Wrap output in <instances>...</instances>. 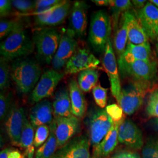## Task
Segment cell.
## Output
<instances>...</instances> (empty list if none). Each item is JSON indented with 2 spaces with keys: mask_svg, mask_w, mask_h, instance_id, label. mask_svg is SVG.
I'll return each instance as SVG.
<instances>
[{
  "mask_svg": "<svg viewBox=\"0 0 158 158\" xmlns=\"http://www.w3.org/2000/svg\"><path fill=\"white\" fill-rule=\"evenodd\" d=\"M40 64L33 59H18L12 64L11 77L17 90L21 94L32 91L41 77Z\"/></svg>",
  "mask_w": 158,
  "mask_h": 158,
  "instance_id": "6da1fadb",
  "label": "cell"
},
{
  "mask_svg": "<svg viewBox=\"0 0 158 158\" xmlns=\"http://www.w3.org/2000/svg\"><path fill=\"white\" fill-rule=\"evenodd\" d=\"M142 158H158V138H153L147 141L142 149Z\"/></svg>",
  "mask_w": 158,
  "mask_h": 158,
  "instance_id": "d590c367",
  "label": "cell"
},
{
  "mask_svg": "<svg viewBox=\"0 0 158 158\" xmlns=\"http://www.w3.org/2000/svg\"><path fill=\"white\" fill-rule=\"evenodd\" d=\"M122 59L126 60H136L147 62L152 60H153L152 52L149 43L147 44L134 45L128 42L124 54L121 60Z\"/></svg>",
  "mask_w": 158,
  "mask_h": 158,
  "instance_id": "603a6c76",
  "label": "cell"
},
{
  "mask_svg": "<svg viewBox=\"0 0 158 158\" xmlns=\"http://www.w3.org/2000/svg\"><path fill=\"white\" fill-rule=\"evenodd\" d=\"M11 1L10 0H1L0 1V16L2 17H7L11 10Z\"/></svg>",
  "mask_w": 158,
  "mask_h": 158,
  "instance_id": "60d3db41",
  "label": "cell"
},
{
  "mask_svg": "<svg viewBox=\"0 0 158 158\" xmlns=\"http://www.w3.org/2000/svg\"><path fill=\"white\" fill-rule=\"evenodd\" d=\"M50 127L48 125H43L38 127L35 132L34 146L35 148H40L48 140L50 135Z\"/></svg>",
  "mask_w": 158,
  "mask_h": 158,
  "instance_id": "1f68e13d",
  "label": "cell"
},
{
  "mask_svg": "<svg viewBox=\"0 0 158 158\" xmlns=\"http://www.w3.org/2000/svg\"><path fill=\"white\" fill-rule=\"evenodd\" d=\"M151 124L155 130L158 131V118H155L152 119L151 121Z\"/></svg>",
  "mask_w": 158,
  "mask_h": 158,
  "instance_id": "f6af8a7d",
  "label": "cell"
},
{
  "mask_svg": "<svg viewBox=\"0 0 158 158\" xmlns=\"http://www.w3.org/2000/svg\"><path fill=\"white\" fill-rule=\"evenodd\" d=\"M64 73L54 69L48 70L41 76L38 83L32 91L29 101L38 103L53 95L57 85L63 79Z\"/></svg>",
  "mask_w": 158,
  "mask_h": 158,
  "instance_id": "ba28073f",
  "label": "cell"
},
{
  "mask_svg": "<svg viewBox=\"0 0 158 158\" xmlns=\"http://www.w3.org/2000/svg\"><path fill=\"white\" fill-rule=\"evenodd\" d=\"M117 59L115 55L111 40L108 42L102 59V65L107 74L111 85V91L116 100L118 99L121 91L119 76Z\"/></svg>",
  "mask_w": 158,
  "mask_h": 158,
  "instance_id": "30bf717a",
  "label": "cell"
},
{
  "mask_svg": "<svg viewBox=\"0 0 158 158\" xmlns=\"http://www.w3.org/2000/svg\"><path fill=\"white\" fill-rule=\"evenodd\" d=\"M150 83L132 81L122 88L117 102L124 113L131 115L141 107L149 90Z\"/></svg>",
  "mask_w": 158,
  "mask_h": 158,
  "instance_id": "8992f818",
  "label": "cell"
},
{
  "mask_svg": "<svg viewBox=\"0 0 158 158\" xmlns=\"http://www.w3.org/2000/svg\"><path fill=\"white\" fill-rule=\"evenodd\" d=\"M61 1L60 0H37L36 1V9L35 10H45L56 6Z\"/></svg>",
  "mask_w": 158,
  "mask_h": 158,
  "instance_id": "ab89813d",
  "label": "cell"
},
{
  "mask_svg": "<svg viewBox=\"0 0 158 158\" xmlns=\"http://www.w3.org/2000/svg\"><path fill=\"white\" fill-rule=\"evenodd\" d=\"M110 0H92L91 1L98 6H110Z\"/></svg>",
  "mask_w": 158,
  "mask_h": 158,
  "instance_id": "ee69618b",
  "label": "cell"
},
{
  "mask_svg": "<svg viewBox=\"0 0 158 158\" xmlns=\"http://www.w3.org/2000/svg\"><path fill=\"white\" fill-rule=\"evenodd\" d=\"M111 158H141L140 155L137 153L124 151L117 153Z\"/></svg>",
  "mask_w": 158,
  "mask_h": 158,
  "instance_id": "b9f144b4",
  "label": "cell"
},
{
  "mask_svg": "<svg viewBox=\"0 0 158 158\" xmlns=\"http://www.w3.org/2000/svg\"><path fill=\"white\" fill-rule=\"evenodd\" d=\"M136 15L147 36L151 40L158 37V8L149 1L141 10H138Z\"/></svg>",
  "mask_w": 158,
  "mask_h": 158,
  "instance_id": "9a60e30c",
  "label": "cell"
},
{
  "mask_svg": "<svg viewBox=\"0 0 158 158\" xmlns=\"http://www.w3.org/2000/svg\"><path fill=\"white\" fill-rule=\"evenodd\" d=\"M157 40V41H158V38H157V40Z\"/></svg>",
  "mask_w": 158,
  "mask_h": 158,
  "instance_id": "c3c4849f",
  "label": "cell"
},
{
  "mask_svg": "<svg viewBox=\"0 0 158 158\" xmlns=\"http://www.w3.org/2000/svg\"><path fill=\"white\" fill-rule=\"evenodd\" d=\"M56 121V136L58 149L64 146L72 139L80 130V118L72 116L70 117L55 118Z\"/></svg>",
  "mask_w": 158,
  "mask_h": 158,
  "instance_id": "2e32d148",
  "label": "cell"
},
{
  "mask_svg": "<svg viewBox=\"0 0 158 158\" xmlns=\"http://www.w3.org/2000/svg\"><path fill=\"white\" fill-rule=\"evenodd\" d=\"M53 108L51 102L44 100L36 103L29 114V121L36 130L43 125H51L53 121Z\"/></svg>",
  "mask_w": 158,
  "mask_h": 158,
  "instance_id": "d6986e66",
  "label": "cell"
},
{
  "mask_svg": "<svg viewBox=\"0 0 158 158\" xmlns=\"http://www.w3.org/2000/svg\"><path fill=\"white\" fill-rule=\"evenodd\" d=\"M89 136L79 135L58 149L52 158H90Z\"/></svg>",
  "mask_w": 158,
  "mask_h": 158,
  "instance_id": "9c48e42d",
  "label": "cell"
},
{
  "mask_svg": "<svg viewBox=\"0 0 158 158\" xmlns=\"http://www.w3.org/2000/svg\"><path fill=\"white\" fill-rule=\"evenodd\" d=\"M85 124L91 145L94 148L107 135L114 125V122L106 109L94 108L88 113Z\"/></svg>",
  "mask_w": 158,
  "mask_h": 158,
  "instance_id": "277c9868",
  "label": "cell"
},
{
  "mask_svg": "<svg viewBox=\"0 0 158 158\" xmlns=\"http://www.w3.org/2000/svg\"><path fill=\"white\" fill-rule=\"evenodd\" d=\"M88 6L85 1H76L70 10V25L71 30L78 37H84L87 26Z\"/></svg>",
  "mask_w": 158,
  "mask_h": 158,
  "instance_id": "ac0fdd59",
  "label": "cell"
},
{
  "mask_svg": "<svg viewBox=\"0 0 158 158\" xmlns=\"http://www.w3.org/2000/svg\"><path fill=\"white\" fill-rule=\"evenodd\" d=\"M50 135L46 141L42 146L38 148L35 153L34 158H52L58 149L56 136V121L54 119L51 125Z\"/></svg>",
  "mask_w": 158,
  "mask_h": 158,
  "instance_id": "d4e9b609",
  "label": "cell"
},
{
  "mask_svg": "<svg viewBox=\"0 0 158 158\" xmlns=\"http://www.w3.org/2000/svg\"><path fill=\"white\" fill-rule=\"evenodd\" d=\"M117 63L121 75L129 77L132 81L150 83L156 77L158 64L154 60L147 62L122 59Z\"/></svg>",
  "mask_w": 158,
  "mask_h": 158,
  "instance_id": "52a82bcc",
  "label": "cell"
},
{
  "mask_svg": "<svg viewBox=\"0 0 158 158\" xmlns=\"http://www.w3.org/2000/svg\"><path fill=\"white\" fill-rule=\"evenodd\" d=\"M70 10V2L64 1L62 4L57 7L48 18L44 27H55L62 24L64 22Z\"/></svg>",
  "mask_w": 158,
  "mask_h": 158,
  "instance_id": "f1b7e54d",
  "label": "cell"
},
{
  "mask_svg": "<svg viewBox=\"0 0 158 158\" xmlns=\"http://www.w3.org/2000/svg\"><path fill=\"white\" fill-rule=\"evenodd\" d=\"M34 137L35 128L25 115L19 147L24 149V154L27 158L35 157V148L34 146Z\"/></svg>",
  "mask_w": 158,
  "mask_h": 158,
  "instance_id": "cb8c5ba5",
  "label": "cell"
},
{
  "mask_svg": "<svg viewBox=\"0 0 158 158\" xmlns=\"http://www.w3.org/2000/svg\"><path fill=\"white\" fill-rule=\"evenodd\" d=\"M128 41V31L124 18L121 15L118 28L114 32V45L115 53L117 57V62L120 60L124 54L127 43Z\"/></svg>",
  "mask_w": 158,
  "mask_h": 158,
  "instance_id": "484cf974",
  "label": "cell"
},
{
  "mask_svg": "<svg viewBox=\"0 0 158 158\" xmlns=\"http://www.w3.org/2000/svg\"><path fill=\"white\" fill-rule=\"evenodd\" d=\"M123 16L127 27L128 42L134 45L149 44V38L137 17L136 11L131 10L124 12Z\"/></svg>",
  "mask_w": 158,
  "mask_h": 158,
  "instance_id": "e0dca14e",
  "label": "cell"
},
{
  "mask_svg": "<svg viewBox=\"0 0 158 158\" xmlns=\"http://www.w3.org/2000/svg\"><path fill=\"white\" fill-rule=\"evenodd\" d=\"M118 139L120 143L134 150L141 149L143 145L141 131L130 119H124L119 124Z\"/></svg>",
  "mask_w": 158,
  "mask_h": 158,
  "instance_id": "4fadbf2b",
  "label": "cell"
},
{
  "mask_svg": "<svg viewBox=\"0 0 158 158\" xmlns=\"http://www.w3.org/2000/svg\"><path fill=\"white\" fill-rule=\"evenodd\" d=\"M149 2H151L154 6L158 8V0H151L149 1Z\"/></svg>",
  "mask_w": 158,
  "mask_h": 158,
  "instance_id": "bcb514c9",
  "label": "cell"
},
{
  "mask_svg": "<svg viewBox=\"0 0 158 158\" xmlns=\"http://www.w3.org/2000/svg\"><path fill=\"white\" fill-rule=\"evenodd\" d=\"M24 110L17 105H12L6 118V131L12 144L19 146L23 131L24 118Z\"/></svg>",
  "mask_w": 158,
  "mask_h": 158,
  "instance_id": "5bb4252c",
  "label": "cell"
},
{
  "mask_svg": "<svg viewBox=\"0 0 158 158\" xmlns=\"http://www.w3.org/2000/svg\"><path fill=\"white\" fill-rule=\"evenodd\" d=\"M146 112L149 117L158 118V89L153 90L147 102Z\"/></svg>",
  "mask_w": 158,
  "mask_h": 158,
  "instance_id": "836d02e7",
  "label": "cell"
},
{
  "mask_svg": "<svg viewBox=\"0 0 158 158\" xmlns=\"http://www.w3.org/2000/svg\"><path fill=\"white\" fill-rule=\"evenodd\" d=\"M0 158H27L25 154L15 148H8L2 150Z\"/></svg>",
  "mask_w": 158,
  "mask_h": 158,
  "instance_id": "f35d334b",
  "label": "cell"
},
{
  "mask_svg": "<svg viewBox=\"0 0 158 158\" xmlns=\"http://www.w3.org/2000/svg\"><path fill=\"white\" fill-rule=\"evenodd\" d=\"M98 78V71L96 69H90L79 73L77 82L81 90L89 93L96 86Z\"/></svg>",
  "mask_w": 158,
  "mask_h": 158,
  "instance_id": "83f0119b",
  "label": "cell"
},
{
  "mask_svg": "<svg viewBox=\"0 0 158 158\" xmlns=\"http://www.w3.org/2000/svg\"><path fill=\"white\" fill-rule=\"evenodd\" d=\"M147 1L145 0H133L132 1V5L138 10L143 8L147 4Z\"/></svg>",
  "mask_w": 158,
  "mask_h": 158,
  "instance_id": "7bdbcfd3",
  "label": "cell"
},
{
  "mask_svg": "<svg viewBox=\"0 0 158 158\" xmlns=\"http://www.w3.org/2000/svg\"><path fill=\"white\" fill-rule=\"evenodd\" d=\"M23 29V22L17 19L1 20L0 22V38L2 40L10 35Z\"/></svg>",
  "mask_w": 158,
  "mask_h": 158,
  "instance_id": "f546056e",
  "label": "cell"
},
{
  "mask_svg": "<svg viewBox=\"0 0 158 158\" xmlns=\"http://www.w3.org/2000/svg\"><path fill=\"white\" fill-rule=\"evenodd\" d=\"M111 30V19L105 11L99 10L92 15L89 40L96 52H105L108 42L110 40Z\"/></svg>",
  "mask_w": 158,
  "mask_h": 158,
  "instance_id": "7a4b0ae2",
  "label": "cell"
},
{
  "mask_svg": "<svg viewBox=\"0 0 158 158\" xmlns=\"http://www.w3.org/2000/svg\"><path fill=\"white\" fill-rule=\"evenodd\" d=\"M35 47L33 40L23 29L10 35L1 42L0 53L2 57L10 60L32 54Z\"/></svg>",
  "mask_w": 158,
  "mask_h": 158,
  "instance_id": "5b68a950",
  "label": "cell"
},
{
  "mask_svg": "<svg viewBox=\"0 0 158 158\" xmlns=\"http://www.w3.org/2000/svg\"><path fill=\"white\" fill-rule=\"evenodd\" d=\"M156 49H157V52H158V44H157V45H156Z\"/></svg>",
  "mask_w": 158,
  "mask_h": 158,
  "instance_id": "7dc6e473",
  "label": "cell"
},
{
  "mask_svg": "<svg viewBox=\"0 0 158 158\" xmlns=\"http://www.w3.org/2000/svg\"><path fill=\"white\" fill-rule=\"evenodd\" d=\"M106 110L114 123H121L125 119L124 112L119 105L116 104H110L106 107Z\"/></svg>",
  "mask_w": 158,
  "mask_h": 158,
  "instance_id": "74e56055",
  "label": "cell"
},
{
  "mask_svg": "<svg viewBox=\"0 0 158 158\" xmlns=\"http://www.w3.org/2000/svg\"><path fill=\"white\" fill-rule=\"evenodd\" d=\"M55 118L70 117L73 116L69 91L63 88L57 91L52 104Z\"/></svg>",
  "mask_w": 158,
  "mask_h": 158,
  "instance_id": "7402d4cb",
  "label": "cell"
},
{
  "mask_svg": "<svg viewBox=\"0 0 158 158\" xmlns=\"http://www.w3.org/2000/svg\"><path fill=\"white\" fill-rule=\"evenodd\" d=\"M74 35L71 29L62 35L56 53L51 63L54 70L59 71L66 66L68 60L76 51L77 42L74 39Z\"/></svg>",
  "mask_w": 158,
  "mask_h": 158,
  "instance_id": "7c38bea8",
  "label": "cell"
},
{
  "mask_svg": "<svg viewBox=\"0 0 158 158\" xmlns=\"http://www.w3.org/2000/svg\"><path fill=\"white\" fill-rule=\"evenodd\" d=\"M12 5L17 10L21 11L23 14L29 13L36 9V1L29 0H12Z\"/></svg>",
  "mask_w": 158,
  "mask_h": 158,
  "instance_id": "8d00e7d4",
  "label": "cell"
},
{
  "mask_svg": "<svg viewBox=\"0 0 158 158\" xmlns=\"http://www.w3.org/2000/svg\"><path fill=\"white\" fill-rule=\"evenodd\" d=\"M62 35L56 29L43 28L34 30L32 40L40 60L50 64L59 45Z\"/></svg>",
  "mask_w": 158,
  "mask_h": 158,
  "instance_id": "3957f363",
  "label": "cell"
},
{
  "mask_svg": "<svg viewBox=\"0 0 158 158\" xmlns=\"http://www.w3.org/2000/svg\"><path fill=\"white\" fill-rule=\"evenodd\" d=\"M108 89L104 88L101 85H96L92 90V93L96 104L100 108L106 107L107 100Z\"/></svg>",
  "mask_w": 158,
  "mask_h": 158,
  "instance_id": "e575fe53",
  "label": "cell"
},
{
  "mask_svg": "<svg viewBox=\"0 0 158 158\" xmlns=\"http://www.w3.org/2000/svg\"><path fill=\"white\" fill-rule=\"evenodd\" d=\"M8 60L3 57L0 59V89L1 91L7 89L10 86L11 77V68Z\"/></svg>",
  "mask_w": 158,
  "mask_h": 158,
  "instance_id": "4dcf8cb0",
  "label": "cell"
},
{
  "mask_svg": "<svg viewBox=\"0 0 158 158\" xmlns=\"http://www.w3.org/2000/svg\"><path fill=\"white\" fill-rule=\"evenodd\" d=\"M69 91L72 105V111L74 116L81 118L86 111V102L83 91L79 87L78 82L72 79L69 84Z\"/></svg>",
  "mask_w": 158,
  "mask_h": 158,
  "instance_id": "44dd1931",
  "label": "cell"
},
{
  "mask_svg": "<svg viewBox=\"0 0 158 158\" xmlns=\"http://www.w3.org/2000/svg\"><path fill=\"white\" fill-rule=\"evenodd\" d=\"M121 123H114V125L107 135L98 145L93 148L94 158L106 157L114 150L118 143V133L119 126Z\"/></svg>",
  "mask_w": 158,
  "mask_h": 158,
  "instance_id": "ffe728a7",
  "label": "cell"
},
{
  "mask_svg": "<svg viewBox=\"0 0 158 158\" xmlns=\"http://www.w3.org/2000/svg\"></svg>",
  "mask_w": 158,
  "mask_h": 158,
  "instance_id": "681fc988",
  "label": "cell"
},
{
  "mask_svg": "<svg viewBox=\"0 0 158 158\" xmlns=\"http://www.w3.org/2000/svg\"><path fill=\"white\" fill-rule=\"evenodd\" d=\"M110 6L112 11V27L115 32L118 28L121 14L132 10V4L129 0H110Z\"/></svg>",
  "mask_w": 158,
  "mask_h": 158,
  "instance_id": "4316f807",
  "label": "cell"
},
{
  "mask_svg": "<svg viewBox=\"0 0 158 158\" xmlns=\"http://www.w3.org/2000/svg\"><path fill=\"white\" fill-rule=\"evenodd\" d=\"M100 60L85 48L76 49L66 63L64 73L73 74L90 69H96Z\"/></svg>",
  "mask_w": 158,
  "mask_h": 158,
  "instance_id": "8fae6325",
  "label": "cell"
},
{
  "mask_svg": "<svg viewBox=\"0 0 158 158\" xmlns=\"http://www.w3.org/2000/svg\"><path fill=\"white\" fill-rule=\"evenodd\" d=\"M12 94L11 93H5L1 91L0 94V118L6 119L12 107Z\"/></svg>",
  "mask_w": 158,
  "mask_h": 158,
  "instance_id": "d6a6232c",
  "label": "cell"
}]
</instances>
